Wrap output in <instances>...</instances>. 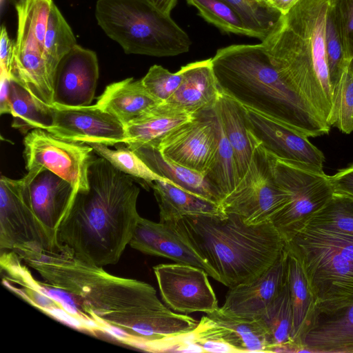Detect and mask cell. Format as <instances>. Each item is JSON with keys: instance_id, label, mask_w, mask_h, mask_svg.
<instances>
[{"instance_id": "6da1fadb", "label": "cell", "mask_w": 353, "mask_h": 353, "mask_svg": "<svg viewBox=\"0 0 353 353\" xmlns=\"http://www.w3.org/2000/svg\"><path fill=\"white\" fill-rule=\"evenodd\" d=\"M14 252L44 281L76 296L96 334L147 352H171L199 323L166 307L149 283L109 274L62 245Z\"/></svg>"}, {"instance_id": "7a4b0ae2", "label": "cell", "mask_w": 353, "mask_h": 353, "mask_svg": "<svg viewBox=\"0 0 353 353\" xmlns=\"http://www.w3.org/2000/svg\"><path fill=\"white\" fill-rule=\"evenodd\" d=\"M89 188L77 192L57 238L79 259L97 266L114 265L141 217L137 181L100 157L88 169Z\"/></svg>"}, {"instance_id": "3957f363", "label": "cell", "mask_w": 353, "mask_h": 353, "mask_svg": "<svg viewBox=\"0 0 353 353\" xmlns=\"http://www.w3.org/2000/svg\"><path fill=\"white\" fill-rule=\"evenodd\" d=\"M333 0H300L261 43L283 81L329 124L333 92L325 45Z\"/></svg>"}, {"instance_id": "277c9868", "label": "cell", "mask_w": 353, "mask_h": 353, "mask_svg": "<svg viewBox=\"0 0 353 353\" xmlns=\"http://www.w3.org/2000/svg\"><path fill=\"white\" fill-rule=\"evenodd\" d=\"M212 63L219 89L242 105L273 117L309 138L329 133L331 126L283 81L262 43L220 48Z\"/></svg>"}, {"instance_id": "5b68a950", "label": "cell", "mask_w": 353, "mask_h": 353, "mask_svg": "<svg viewBox=\"0 0 353 353\" xmlns=\"http://www.w3.org/2000/svg\"><path fill=\"white\" fill-rule=\"evenodd\" d=\"M188 216L179 223L191 243L230 288L249 282L268 270L285 241L271 221L249 225L239 216Z\"/></svg>"}, {"instance_id": "8992f818", "label": "cell", "mask_w": 353, "mask_h": 353, "mask_svg": "<svg viewBox=\"0 0 353 353\" xmlns=\"http://www.w3.org/2000/svg\"><path fill=\"white\" fill-rule=\"evenodd\" d=\"M95 17L128 54L176 56L188 52L192 44L170 15L147 0H97Z\"/></svg>"}, {"instance_id": "52a82bcc", "label": "cell", "mask_w": 353, "mask_h": 353, "mask_svg": "<svg viewBox=\"0 0 353 353\" xmlns=\"http://www.w3.org/2000/svg\"><path fill=\"white\" fill-rule=\"evenodd\" d=\"M285 248L298 259L314 296L317 314L353 303V262L301 230Z\"/></svg>"}, {"instance_id": "ba28073f", "label": "cell", "mask_w": 353, "mask_h": 353, "mask_svg": "<svg viewBox=\"0 0 353 353\" xmlns=\"http://www.w3.org/2000/svg\"><path fill=\"white\" fill-rule=\"evenodd\" d=\"M52 0H26L15 6L18 28L10 78L33 97L43 99L52 93V78L44 54V38Z\"/></svg>"}, {"instance_id": "9c48e42d", "label": "cell", "mask_w": 353, "mask_h": 353, "mask_svg": "<svg viewBox=\"0 0 353 353\" xmlns=\"http://www.w3.org/2000/svg\"><path fill=\"white\" fill-rule=\"evenodd\" d=\"M268 152L276 184L290 195L288 204L270 220L286 243L332 198L334 190L325 172L307 170Z\"/></svg>"}, {"instance_id": "30bf717a", "label": "cell", "mask_w": 353, "mask_h": 353, "mask_svg": "<svg viewBox=\"0 0 353 353\" xmlns=\"http://www.w3.org/2000/svg\"><path fill=\"white\" fill-rule=\"evenodd\" d=\"M2 283L46 314L79 330L95 334L94 325L74 294L37 280L28 266L12 250H1Z\"/></svg>"}, {"instance_id": "8fae6325", "label": "cell", "mask_w": 353, "mask_h": 353, "mask_svg": "<svg viewBox=\"0 0 353 353\" xmlns=\"http://www.w3.org/2000/svg\"><path fill=\"white\" fill-rule=\"evenodd\" d=\"M289 201V194L274 180L268 151L259 143L245 174L219 205L225 214H236L247 224L256 225L270 221Z\"/></svg>"}, {"instance_id": "7c38bea8", "label": "cell", "mask_w": 353, "mask_h": 353, "mask_svg": "<svg viewBox=\"0 0 353 353\" xmlns=\"http://www.w3.org/2000/svg\"><path fill=\"white\" fill-rule=\"evenodd\" d=\"M41 168H34L20 179H0V248H52L60 245L36 216L29 183Z\"/></svg>"}, {"instance_id": "4fadbf2b", "label": "cell", "mask_w": 353, "mask_h": 353, "mask_svg": "<svg viewBox=\"0 0 353 353\" xmlns=\"http://www.w3.org/2000/svg\"><path fill=\"white\" fill-rule=\"evenodd\" d=\"M23 145L28 171L34 168L47 169L69 182L77 192L89 188L88 169L94 159L90 145L59 139L39 128L26 134Z\"/></svg>"}, {"instance_id": "5bb4252c", "label": "cell", "mask_w": 353, "mask_h": 353, "mask_svg": "<svg viewBox=\"0 0 353 353\" xmlns=\"http://www.w3.org/2000/svg\"><path fill=\"white\" fill-rule=\"evenodd\" d=\"M217 141L214 106L171 130L156 148L167 159L205 175L212 161Z\"/></svg>"}, {"instance_id": "9a60e30c", "label": "cell", "mask_w": 353, "mask_h": 353, "mask_svg": "<svg viewBox=\"0 0 353 353\" xmlns=\"http://www.w3.org/2000/svg\"><path fill=\"white\" fill-rule=\"evenodd\" d=\"M243 106L252 132L268 152L302 168L324 173L325 156L308 137L273 117Z\"/></svg>"}, {"instance_id": "2e32d148", "label": "cell", "mask_w": 353, "mask_h": 353, "mask_svg": "<svg viewBox=\"0 0 353 353\" xmlns=\"http://www.w3.org/2000/svg\"><path fill=\"white\" fill-rule=\"evenodd\" d=\"M153 271L163 301L174 311L208 314L219 307L204 270L176 263L155 265Z\"/></svg>"}, {"instance_id": "e0dca14e", "label": "cell", "mask_w": 353, "mask_h": 353, "mask_svg": "<svg viewBox=\"0 0 353 353\" xmlns=\"http://www.w3.org/2000/svg\"><path fill=\"white\" fill-rule=\"evenodd\" d=\"M52 123L47 130L54 137L71 142L106 145L125 143L124 125L96 105L54 106Z\"/></svg>"}, {"instance_id": "ac0fdd59", "label": "cell", "mask_w": 353, "mask_h": 353, "mask_svg": "<svg viewBox=\"0 0 353 353\" xmlns=\"http://www.w3.org/2000/svg\"><path fill=\"white\" fill-rule=\"evenodd\" d=\"M129 245L145 254L200 268L219 281L217 274L191 243L179 222L157 223L141 216Z\"/></svg>"}, {"instance_id": "d6986e66", "label": "cell", "mask_w": 353, "mask_h": 353, "mask_svg": "<svg viewBox=\"0 0 353 353\" xmlns=\"http://www.w3.org/2000/svg\"><path fill=\"white\" fill-rule=\"evenodd\" d=\"M99 75L96 53L77 44L63 57L55 69L52 79L54 106L90 105Z\"/></svg>"}, {"instance_id": "ffe728a7", "label": "cell", "mask_w": 353, "mask_h": 353, "mask_svg": "<svg viewBox=\"0 0 353 353\" xmlns=\"http://www.w3.org/2000/svg\"><path fill=\"white\" fill-rule=\"evenodd\" d=\"M287 261L285 247L276 261L265 272L249 282L230 288L219 310L241 318L261 317L286 281Z\"/></svg>"}, {"instance_id": "44dd1931", "label": "cell", "mask_w": 353, "mask_h": 353, "mask_svg": "<svg viewBox=\"0 0 353 353\" xmlns=\"http://www.w3.org/2000/svg\"><path fill=\"white\" fill-rule=\"evenodd\" d=\"M202 316L192 332V339L226 342L239 352H270L265 328L259 319H245L222 312L219 307Z\"/></svg>"}, {"instance_id": "7402d4cb", "label": "cell", "mask_w": 353, "mask_h": 353, "mask_svg": "<svg viewBox=\"0 0 353 353\" xmlns=\"http://www.w3.org/2000/svg\"><path fill=\"white\" fill-rule=\"evenodd\" d=\"M77 192L72 184L47 169L41 170L29 183L32 209L57 242V230Z\"/></svg>"}, {"instance_id": "603a6c76", "label": "cell", "mask_w": 353, "mask_h": 353, "mask_svg": "<svg viewBox=\"0 0 353 353\" xmlns=\"http://www.w3.org/2000/svg\"><path fill=\"white\" fill-rule=\"evenodd\" d=\"M299 352L353 353V303L326 314L316 315L301 338Z\"/></svg>"}, {"instance_id": "cb8c5ba5", "label": "cell", "mask_w": 353, "mask_h": 353, "mask_svg": "<svg viewBox=\"0 0 353 353\" xmlns=\"http://www.w3.org/2000/svg\"><path fill=\"white\" fill-rule=\"evenodd\" d=\"M179 70L182 74L181 84L165 102L194 113L214 107L221 90L212 58L190 63Z\"/></svg>"}, {"instance_id": "d4e9b609", "label": "cell", "mask_w": 353, "mask_h": 353, "mask_svg": "<svg viewBox=\"0 0 353 353\" xmlns=\"http://www.w3.org/2000/svg\"><path fill=\"white\" fill-rule=\"evenodd\" d=\"M194 113L168 102H162L127 123L125 144L128 146L150 145L159 141L175 128L195 118Z\"/></svg>"}, {"instance_id": "484cf974", "label": "cell", "mask_w": 353, "mask_h": 353, "mask_svg": "<svg viewBox=\"0 0 353 353\" xmlns=\"http://www.w3.org/2000/svg\"><path fill=\"white\" fill-rule=\"evenodd\" d=\"M214 108L233 150L239 182L248 168L256 146L260 142L252 132L245 108L240 102L221 90Z\"/></svg>"}, {"instance_id": "4316f807", "label": "cell", "mask_w": 353, "mask_h": 353, "mask_svg": "<svg viewBox=\"0 0 353 353\" xmlns=\"http://www.w3.org/2000/svg\"><path fill=\"white\" fill-rule=\"evenodd\" d=\"M162 103L132 77L108 85L96 105L114 116L124 126L145 111Z\"/></svg>"}, {"instance_id": "83f0119b", "label": "cell", "mask_w": 353, "mask_h": 353, "mask_svg": "<svg viewBox=\"0 0 353 353\" xmlns=\"http://www.w3.org/2000/svg\"><path fill=\"white\" fill-rule=\"evenodd\" d=\"M154 172L169 179L178 188L212 202L221 199L205 175L165 158L157 148L150 145L128 146Z\"/></svg>"}, {"instance_id": "f1b7e54d", "label": "cell", "mask_w": 353, "mask_h": 353, "mask_svg": "<svg viewBox=\"0 0 353 353\" xmlns=\"http://www.w3.org/2000/svg\"><path fill=\"white\" fill-rule=\"evenodd\" d=\"M150 188L159 205L160 221L178 222L188 216H227L219 204L168 182L156 181Z\"/></svg>"}, {"instance_id": "f546056e", "label": "cell", "mask_w": 353, "mask_h": 353, "mask_svg": "<svg viewBox=\"0 0 353 353\" xmlns=\"http://www.w3.org/2000/svg\"><path fill=\"white\" fill-rule=\"evenodd\" d=\"M288 252L287 281L292 309V339L299 352L301 338L311 326L316 314L315 299L302 267L294 254Z\"/></svg>"}, {"instance_id": "4dcf8cb0", "label": "cell", "mask_w": 353, "mask_h": 353, "mask_svg": "<svg viewBox=\"0 0 353 353\" xmlns=\"http://www.w3.org/2000/svg\"><path fill=\"white\" fill-rule=\"evenodd\" d=\"M259 319L265 328L270 352H298L292 339V309L287 277L281 290Z\"/></svg>"}, {"instance_id": "1f68e13d", "label": "cell", "mask_w": 353, "mask_h": 353, "mask_svg": "<svg viewBox=\"0 0 353 353\" xmlns=\"http://www.w3.org/2000/svg\"><path fill=\"white\" fill-rule=\"evenodd\" d=\"M12 127L26 134L34 129L47 130L52 123V108L39 103L20 84L10 79Z\"/></svg>"}, {"instance_id": "d6a6232c", "label": "cell", "mask_w": 353, "mask_h": 353, "mask_svg": "<svg viewBox=\"0 0 353 353\" xmlns=\"http://www.w3.org/2000/svg\"><path fill=\"white\" fill-rule=\"evenodd\" d=\"M216 146L212 161L205 176L222 201L234 190L239 180L233 150L225 136L221 121L216 112Z\"/></svg>"}, {"instance_id": "836d02e7", "label": "cell", "mask_w": 353, "mask_h": 353, "mask_svg": "<svg viewBox=\"0 0 353 353\" xmlns=\"http://www.w3.org/2000/svg\"><path fill=\"white\" fill-rule=\"evenodd\" d=\"M77 44L70 26L53 3L48 15L44 38L45 59L52 79L60 60Z\"/></svg>"}, {"instance_id": "e575fe53", "label": "cell", "mask_w": 353, "mask_h": 353, "mask_svg": "<svg viewBox=\"0 0 353 353\" xmlns=\"http://www.w3.org/2000/svg\"><path fill=\"white\" fill-rule=\"evenodd\" d=\"M94 152L106 159L110 164L121 172L128 174L137 181H143L145 185L150 187L153 182L161 181L174 185L154 172L133 150L127 147L119 145L112 150L108 145L91 143Z\"/></svg>"}, {"instance_id": "d590c367", "label": "cell", "mask_w": 353, "mask_h": 353, "mask_svg": "<svg viewBox=\"0 0 353 353\" xmlns=\"http://www.w3.org/2000/svg\"><path fill=\"white\" fill-rule=\"evenodd\" d=\"M306 226L353 236V199L334 192L332 198L308 219Z\"/></svg>"}, {"instance_id": "8d00e7d4", "label": "cell", "mask_w": 353, "mask_h": 353, "mask_svg": "<svg viewBox=\"0 0 353 353\" xmlns=\"http://www.w3.org/2000/svg\"><path fill=\"white\" fill-rule=\"evenodd\" d=\"M199 14L222 32L252 37L237 10L224 0H186Z\"/></svg>"}, {"instance_id": "74e56055", "label": "cell", "mask_w": 353, "mask_h": 353, "mask_svg": "<svg viewBox=\"0 0 353 353\" xmlns=\"http://www.w3.org/2000/svg\"><path fill=\"white\" fill-rule=\"evenodd\" d=\"M241 15L252 37L261 41L271 33L281 14L265 3L256 0H224Z\"/></svg>"}, {"instance_id": "f35d334b", "label": "cell", "mask_w": 353, "mask_h": 353, "mask_svg": "<svg viewBox=\"0 0 353 353\" xmlns=\"http://www.w3.org/2000/svg\"><path fill=\"white\" fill-rule=\"evenodd\" d=\"M347 61L333 89V105L329 125L345 134L353 132V71Z\"/></svg>"}, {"instance_id": "ab89813d", "label": "cell", "mask_w": 353, "mask_h": 353, "mask_svg": "<svg viewBox=\"0 0 353 353\" xmlns=\"http://www.w3.org/2000/svg\"><path fill=\"white\" fill-rule=\"evenodd\" d=\"M141 80L154 97L161 102H165L179 87L182 74L180 70L172 73L161 65H154Z\"/></svg>"}, {"instance_id": "60d3db41", "label": "cell", "mask_w": 353, "mask_h": 353, "mask_svg": "<svg viewBox=\"0 0 353 353\" xmlns=\"http://www.w3.org/2000/svg\"><path fill=\"white\" fill-rule=\"evenodd\" d=\"M302 230L353 262V236L314 227L306 226Z\"/></svg>"}, {"instance_id": "b9f144b4", "label": "cell", "mask_w": 353, "mask_h": 353, "mask_svg": "<svg viewBox=\"0 0 353 353\" xmlns=\"http://www.w3.org/2000/svg\"><path fill=\"white\" fill-rule=\"evenodd\" d=\"M335 193L353 199V163L330 176Z\"/></svg>"}, {"instance_id": "7bdbcfd3", "label": "cell", "mask_w": 353, "mask_h": 353, "mask_svg": "<svg viewBox=\"0 0 353 353\" xmlns=\"http://www.w3.org/2000/svg\"><path fill=\"white\" fill-rule=\"evenodd\" d=\"M14 46V43L10 39L6 28L2 26L0 36V69L8 76L12 61Z\"/></svg>"}, {"instance_id": "ee69618b", "label": "cell", "mask_w": 353, "mask_h": 353, "mask_svg": "<svg viewBox=\"0 0 353 353\" xmlns=\"http://www.w3.org/2000/svg\"><path fill=\"white\" fill-rule=\"evenodd\" d=\"M190 341L200 345L205 352H221V353H239V351L231 345L223 341L212 339H191Z\"/></svg>"}, {"instance_id": "f6af8a7d", "label": "cell", "mask_w": 353, "mask_h": 353, "mask_svg": "<svg viewBox=\"0 0 353 353\" xmlns=\"http://www.w3.org/2000/svg\"><path fill=\"white\" fill-rule=\"evenodd\" d=\"M0 77V114H11L10 79L8 74L2 70H1Z\"/></svg>"}, {"instance_id": "bcb514c9", "label": "cell", "mask_w": 353, "mask_h": 353, "mask_svg": "<svg viewBox=\"0 0 353 353\" xmlns=\"http://www.w3.org/2000/svg\"><path fill=\"white\" fill-rule=\"evenodd\" d=\"M300 0H265L270 8L279 12L281 14H287Z\"/></svg>"}, {"instance_id": "7dc6e473", "label": "cell", "mask_w": 353, "mask_h": 353, "mask_svg": "<svg viewBox=\"0 0 353 353\" xmlns=\"http://www.w3.org/2000/svg\"><path fill=\"white\" fill-rule=\"evenodd\" d=\"M162 12L170 15L171 11L175 7L177 0H147Z\"/></svg>"}, {"instance_id": "c3c4849f", "label": "cell", "mask_w": 353, "mask_h": 353, "mask_svg": "<svg viewBox=\"0 0 353 353\" xmlns=\"http://www.w3.org/2000/svg\"><path fill=\"white\" fill-rule=\"evenodd\" d=\"M347 28L350 32H353V6H351L347 17Z\"/></svg>"}, {"instance_id": "681fc988", "label": "cell", "mask_w": 353, "mask_h": 353, "mask_svg": "<svg viewBox=\"0 0 353 353\" xmlns=\"http://www.w3.org/2000/svg\"><path fill=\"white\" fill-rule=\"evenodd\" d=\"M10 1L12 2V3L14 5V6H17V5L23 3L26 0H10Z\"/></svg>"}, {"instance_id": "f907efd6", "label": "cell", "mask_w": 353, "mask_h": 353, "mask_svg": "<svg viewBox=\"0 0 353 353\" xmlns=\"http://www.w3.org/2000/svg\"><path fill=\"white\" fill-rule=\"evenodd\" d=\"M350 66H351V68H352V70L353 71V57H352V58L350 60Z\"/></svg>"}, {"instance_id": "816d5d0a", "label": "cell", "mask_w": 353, "mask_h": 353, "mask_svg": "<svg viewBox=\"0 0 353 353\" xmlns=\"http://www.w3.org/2000/svg\"><path fill=\"white\" fill-rule=\"evenodd\" d=\"M256 1H259V2H263V3H265V0H256Z\"/></svg>"}]
</instances>
